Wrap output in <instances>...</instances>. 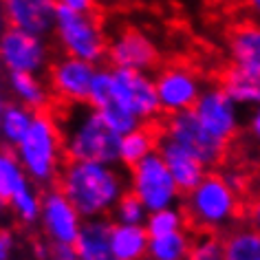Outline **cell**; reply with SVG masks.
Returning <instances> with one entry per match:
<instances>
[{"mask_svg": "<svg viewBox=\"0 0 260 260\" xmlns=\"http://www.w3.org/2000/svg\"><path fill=\"white\" fill-rule=\"evenodd\" d=\"M11 245H14V238L7 230H0V260H9L11 256Z\"/></svg>", "mask_w": 260, "mask_h": 260, "instance_id": "d590c367", "label": "cell"}, {"mask_svg": "<svg viewBox=\"0 0 260 260\" xmlns=\"http://www.w3.org/2000/svg\"><path fill=\"white\" fill-rule=\"evenodd\" d=\"M7 16V24L44 38L55 29L57 0H0Z\"/></svg>", "mask_w": 260, "mask_h": 260, "instance_id": "9a60e30c", "label": "cell"}, {"mask_svg": "<svg viewBox=\"0 0 260 260\" xmlns=\"http://www.w3.org/2000/svg\"><path fill=\"white\" fill-rule=\"evenodd\" d=\"M157 152L164 157L166 166L170 168L174 181H177L181 194H187L194 190L205 177V164L199 157L183 148L179 141H174L172 137H168L166 133H161L159 126V141H157Z\"/></svg>", "mask_w": 260, "mask_h": 260, "instance_id": "2e32d148", "label": "cell"}, {"mask_svg": "<svg viewBox=\"0 0 260 260\" xmlns=\"http://www.w3.org/2000/svg\"><path fill=\"white\" fill-rule=\"evenodd\" d=\"M154 84H157L161 113L164 115L190 110L201 97L197 71L183 67V64H170L166 69H159Z\"/></svg>", "mask_w": 260, "mask_h": 260, "instance_id": "9c48e42d", "label": "cell"}, {"mask_svg": "<svg viewBox=\"0 0 260 260\" xmlns=\"http://www.w3.org/2000/svg\"><path fill=\"white\" fill-rule=\"evenodd\" d=\"M113 102L121 104L141 121H152L161 115V102L157 93V84L148 73L135 69L113 67Z\"/></svg>", "mask_w": 260, "mask_h": 260, "instance_id": "ba28073f", "label": "cell"}, {"mask_svg": "<svg viewBox=\"0 0 260 260\" xmlns=\"http://www.w3.org/2000/svg\"><path fill=\"white\" fill-rule=\"evenodd\" d=\"M110 243H113L115 260H144L148 256L150 236L144 225L113 223Z\"/></svg>", "mask_w": 260, "mask_h": 260, "instance_id": "44dd1931", "label": "cell"}, {"mask_svg": "<svg viewBox=\"0 0 260 260\" xmlns=\"http://www.w3.org/2000/svg\"><path fill=\"white\" fill-rule=\"evenodd\" d=\"M42 225L51 243H69L75 245L77 234L82 230V214L75 205L64 197L60 187L51 185V190L42 197Z\"/></svg>", "mask_w": 260, "mask_h": 260, "instance_id": "4fadbf2b", "label": "cell"}, {"mask_svg": "<svg viewBox=\"0 0 260 260\" xmlns=\"http://www.w3.org/2000/svg\"><path fill=\"white\" fill-rule=\"evenodd\" d=\"M192 234L185 230L154 236L148 245V258L150 260H187L192 249Z\"/></svg>", "mask_w": 260, "mask_h": 260, "instance_id": "603a6c76", "label": "cell"}, {"mask_svg": "<svg viewBox=\"0 0 260 260\" xmlns=\"http://www.w3.org/2000/svg\"><path fill=\"white\" fill-rule=\"evenodd\" d=\"M251 133H253V137L260 139V110H258V115L253 117V121H251Z\"/></svg>", "mask_w": 260, "mask_h": 260, "instance_id": "8d00e7d4", "label": "cell"}, {"mask_svg": "<svg viewBox=\"0 0 260 260\" xmlns=\"http://www.w3.org/2000/svg\"><path fill=\"white\" fill-rule=\"evenodd\" d=\"M51 90L60 102H88L90 84L95 77V64L73 55H64L62 60L51 64Z\"/></svg>", "mask_w": 260, "mask_h": 260, "instance_id": "7c38bea8", "label": "cell"}, {"mask_svg": "<svg viewBox=\"0 0 260 260\" xmlns=\"http://www.w3.org/2000/svg\"><path fill=\"white\" fill-rule=\"evenodd\" d=\"M113 71H95V77H93V84H90V95H88V104L93 108H104L113 102Z\"/></svg>", "mask_w": 260, "mask_h": 260, "instance_id": "1f68e13d", "label": "cell"}, {"mask_svg": "<svg viewBox=\"0 0 260 260\" xmlns=\"http://www.w3.org/2000/svg\"><path fill=\"white\" fill-rule=\"evenodd\" d=\"M227 44L238 67L260 71V27L253 20H236L227 27Z\"/></svg>", "mask_w": 260, "mask_h": 260, "instance_id": "ac0fdd59", "label": "cell"}, {"mask_svg": "<svg viewBox=\"0 0 260 260\" xmlns=\"http://www.w3.org/2000/svg\"><path fill=\"white\" fill-rule=\"evenodd\" d=\"M100 113H102L104 119L108 121V126L113 128L115 133H119V135H126V133L139 128L141 123H144L137 115H133L128 108H123L121 104H117V102H110L108 106L100 108Z\"/></svg>", "mask_w": 260, "mask_h": 260, "instance_id": "4dcf8cb0", "label": "cell"}, {"mask_svg": "<svg viewBox=\"0 0 260 260\" xmlns=\"http://www.w3.org/2000/svg\"><path fill=\"white\" fill-rule=\"evenodd\" d=\"M179 210L190 234L212 232L223 236L245 220V203L220 170L207 172L194 190L183 194Z\"/></svg>", "mask_w": 260, "mask_h": 260, "instance_id": "3957f363", "label": "cell"}, {"mask_svg": "<svg viewBox=\"0 0 260 260\" xmlns=\"http://www.w3.org/2000/svg\"><path fill=\"white\" fill-rule=\"evenodd\" d=\"M36 110L29 106H20V104H7V108L0 115V123H3V137L5 146L16 148L29 133L31 123H34Z\"/></svg>", "mask_w": 260, "mask_h": 260, "instance_id": "d4e9b609", "label": "cell"}, {"mask_svg": "<svg viewBox=\"0 0 260 260\" xmlns=\"http://www.w3.org/2000/svg\"><path fill=\"white\" fill-rule=\"evenodd\" d=\"M225 260H260V232L253 227H240L223 234Z\"/></svg>", "mask_w": 260, "mask_h": 260, "instance_id": "7402d4cb", "label": "cell"}, {"mask_svg": "<svg viewBox=\"0 0 260 260\" xmlns=\"http://www.w3.org/2000/svg\"><path fill=\"white\" fill-rule=\"evenodd\" d=\"M55 187L64 192L82 218H100L113 212L126 194V177L117 166L100 161H64Z\"/></svg>", "mask_w": 260, "mask_h": 260, "instance_id": "7a4b0ae2", "label": "cell"}, {"mask_svg": "<svg viewBox=\"0 0 260 260\" xmlns=\"http://www.w3.org/2000/svg\"><path fill=\"white\" fill-rule=\"evenodd\" d=\"M157 141H159V117L121 135V146H119L121 164L126 168L137 166L141 159H146L148 154L157 150Z\"/></svg>", "mask_w": 260, "mask_h": 260, "instance_id": "ffe728a7", "label": "cell"}, {"mask_svg": "<svg viewBox=\"0 0 260 260\" xmlns=\"http://www.w3.org/2000/svg\"><path fill=\"white\" fill-rule=\"evenodd\" d=\"M218 86L234 102H260V71L238 67L236 62L216 71Z\"/></svg>", "mask_w": 260, "mask_h": 260, "instance_id": "d6986e66", "label": "cell"}, {"mask_svg": "<svg viewBox=\"0 0 260 260\" xmlns=\"http://www.w3.org/2000/svg\"><path fill=\"white\" fill-rule=\"evenodd\" d=\"M245 223H249L253 230L260 232V192H256L249 201H247V205H245Z\"/></svg>", "mask_w": 260, "mask_h": 260, "instance_id": "d6a6232c", "label": "cell"}, {"mask_svg": "<svg viewBox=\"0 0 260 260\" xmlns=\"http://www.w3.org/2000/svg\"><path fill=\"white\" fill-rule=\"evenodd\" d=\"M130 192L146 205L148 212L168 210L183 197L170 168L157 150L130 168Z\"/></svg>", "mask_w": 260, "mask_h": 260, "instance_id": "52a82bcc", "label": "cell"}, {"mask_svg": "<svg viewBox=\"0 0 260 260\" xmlns=\"http://www.w3.org/2000/svg\"><path fill=\"white\" fill-rule=\"evenodd\" d=\"M49 108L60 126L67 161H100L108 166L121 164V135L115 133L100 110L88 102H60L53 97Z\"/></svg>", "mask_w": 260, "mask_h": 260, "instance_id": "6da1fadb", "label": "cell"}, {"mask_svg": "<svg viewBox=\"0 0 260 260\" xmlns=\"http://www.w3.org/2000/svg\"><path fill=\"white\" fill-rule=\"evenodd\" d=\"M51 245V260H77L75 245L69 243H49Z\"/></svg>", "mask_w": 260, "mask_h": 260, "instance_id": "836d02e7", "label": "cell"}, {"mask_svg": "<svg viewBox=\"0 0 260 260\" xmlns=\"http://www.w3.org/2000/svg\"><path fill=\"white\" fill-rule=\"evenodd\" d=\"M146 230L148 236H166V234L185 230V220L181 210H174V207H168V210H159V212H150L146 220Z\"/></svg>", "mask_w": 260, "mask_h": 260, "instance_id": "f546056e", "label": "cell"}, {"mask_svg": "<svg viewBox=\"0 0 260 260\" xmlns=\"http://www.w3.org/2000/svg\"><path fill=\"white\" fill-rule=\"evenodd\" d=\"M247 3H249L251 11H256V14L260 16V0H247Z\"/></svg>", "mask_w": 260, "mask_h": 260, "instance_id": "f35d334b", "label": "cell"}, {"mask_svg": "<svg viewBox=\"0 0 260 260\" xmlns=\"http://www.w3.org/2000/svg\"><path fill=\"white\" fill-rule=\"evenodd\" d=\"M0 205H5V203H3V201H0Z\"/></svg>", "mask_w": 260, "mask_h": 260, "instance_id": "60d3db41", "label": "cell"}, {"mask_svg": "<svg viewBox=\"0 0 260 260\" xmlns=\"http://www.w3.org/2000/svg\"><path fill=\"white\" fill-rule=\"evenodd\" d=\"M0 64H3V62H0Z\"/></svg>", "mask_w": 260, "mask_h": 260, "instance_id": "b9f144b4", "label": "cell"}, {"mask_svg": "<svg viewBox=\"0 0 260 260\" xmlns=\"http://www.w3.org/2000/svg\"><path fill=\"white\" fill-rule=\"evenodd\" d=\"M16 152L24 172L31 179L38 181V183L55 185L67 157H64L60 126H57V119L51 113V108L36 113L29 133L16 146Z\"/></svg>", "mask_w": 260, "mask_h": 260, "instance_id": "277c9868", "label": "cell"}, {"mask_svg": "<svg viewBox=\"0 0 260 260\" xmlns=\"http://www.w3.org/2000/svg\"><path fill=\"white\" fill-rule=\"evenodd\" d=\"M108 62L117 69H135L150 73L159 67V51L139 29L123 27L108 40Z\"/></svg>", "mask_w": 260, "mask_h": 260, "instance_id": "30bf717a", "label": "cell"}, {"mask_svg": "<svg viewBox=\"0 0 260 260\" xmlns=\"http://www.w3.org/2000/svg\"><path fill=\"white\" fill-rule=\"evenodd\" d=\"M0 62L9 73H38L47 64V47L42 38L29 31L7 27L0 36Z\"/></svg>", "mask_w": 260, "mask_h": 260, "instance_id": "8fae6325", "label": "cell"}, {"mask_svg": "<svg viewBox=\"0 0 260 260\" xmlns=\"http://www.w3.org/2000/svg\"><path fill=\"white\" fill-rule=\"evenodd\" d=\"M9 205L14 207V212L20 216L22 223H29V225L36 223L42 214V199H38V194L29 187V181H24V183L14 192Z\"/></svg>", "mask_w": 260, "mask_h": 260, "instance_id": "f1b7e54d", "label": "cell"}, {"mask_svg": "<svg viewBox=\"0 0 260 260\" xmlns=\"http://www.w3.org/2000/svg\"><path fill=\"white\" fill-rule=\"evenodd\" d=\"M194 113L199 115L201 123L210 130L214 137L232 144L238 135L236 128V115H234V100L223 88L214 86L205 93H201L199 102L194 104Z\"/></svg>", "mask_w": 260, "mask_h": 260, "instance_id": "5bb4252c", "label": "cell"}, {"mask_svg": "<svg viewBox=\"0 0 260 260\" xmlns=\"http://www.w3.org/2000/svg\"><path fill=\"white\" fill-rule=\"evenodd\" d=\"M187 260H225V243L220 234H192V249Z\"/></svg>", "mask_w": 260, "mask_h": 260, "instance_id": "4316f807", "label": "cell"}, {"mask_svg": "<svg viewBox=\"0 0 260 260\" xmlns=\"http://www.w3.org/2000/svg\"><path fill=\"white\" fill-rule=\"evenodd\" d=\"M64 7H71L75 11H95V0H57Z\"/></svg>", "mask_w": 260, "mask_h": 260, "instance_id": "e575fe53", "label": "cell"}, {"mask_svg": "<svg viewBox=\"0 0 260 260\" xmlns=\"http://www.w3.org/2000/svg\"><path fill=\"white\" fill-rule=\"evenodd\" d=\"M159 126H161V133H166L168 137L179 141L194 157L203 161L205 168H220L225 164L227 152H230V144L214 137L210 130L201 123L194 108L159 117Z\"/></svg>", "mask_w": 260, "mask_h": 260, "instance_id": "8992f818", "label": "cell"}, {"mask_svg": "<svg viewBox=\"0 0 260 260\" xmlns=\"http://www.w3.org/2000/svg\"><path fill=\"white\" fill-rule=\"evenodd\" d=\"M27 181L24 168L18 159V152L11 150V146H0V201L5 205L11 203L14 192Z\"/></svg>", "mask_w": 260, "mask_h": 260, "instance_id": "cb8c5ba5", "label": "cell"}, {"mask_svg": "<svg viewBox=\"0 0 260 260\" xmlns=\"http://www.w3.org/2000/svg\"><path fill=\"white\" fill-rule=\"evenodd\" d=\"M110 232H113V220L106 216L86 218L75 240L77 260H115Z\"/></svg>", "mask_w": 260, "mask_h": 260, "instance_id": "e0dca14e", "label": "cell"}, {"mask_svg": "<svg viewBox=\"0 0 260 260\" xmlns=\"http://www.w3.org/2000/svg\"><path fill=\"white\" fill-rule=\"evenodd\" d=\"M5 27H7V16H5L3 3H0V36H3V34H5Z\"/></svg>", "mask_w": 260, "mask_h": 260, "instance_id": "74e56055", "label": "cell"}, {"mask_svg": "<svg viewBox=\"0 0 260 260\" xmlns=\"http://www.w3.org/2000/svg\"><path fill=\"white\" fill-rule=\"evenodd\" d=\"M55 31L67 55L80 57L90 64L108 57V38L95 11H75L57 5Z\"/></svg>", "mask_w": 260, "mask_h": 260, "instance_id": "5b68a950", "label": "cell"}, {"mask_svg": "<svg viewBox=\"0 0 260 260\" xmlns=\"http://www.w3.org/2000/svg\"><path fill=\"white\" fill-rule=\"evenodd\" d=\"M110 220L121 225H144L148 220V210L141 201L135 197L133 192H126L123 197L117 201V205L110 212Z\"/></svg>", "mask_w": 260, "mask_h": 260, "instance_id": "83f0119b", "label": "cell"}, {"mask_svg": "<svg viewBox=\"0 0 260 260\" xmlns=\"http://www.w3.org/2000/svg\"><path fill=\"white\" fill-rule=\"evenodd\" d=\"M0 135H3V123H0Z\"/></svg>", "mask_w": 260, "mask_h": 260, "instance_id": "ab89813d", "label": "cell"}, {"mask_svg": "<svg viewBox=\"0 0 260 260\" xmlns=\"http://www.w3.org/2000/svg\"><path fill=\"white\" fill-rule=\"evenodd\" d=\"M95 3H97V0H95Z\"/></svg>", "mask_w": 260, "mask_h": 260, "instance_id": "7bdbcfd3", "label": "cell"}, {"mask_svg": "<svg viewBox=\"0 0 260 260\" xmlns=\"http://www.w3.org/2000/svg\"><path fill=\"white\" fill-rule=\"evenodd\" d=\"M9 86L11 90L20 97V102L24 106H29L31 110H44L51 104V95L44 90V84L38 80L34 73H11L9 75Z\"/></svg>", "mask_w": 260, "mask_h": 260, "instance_id": "484cf974", "label": "cell"}]
</instances>
